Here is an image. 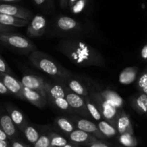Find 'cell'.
I'll return each instance as SVG.
<instances>
[{
	"instance_id": "6da1fadb",
	"label": "cell",
	"mask_w": 147,
	"mask_h": 147,
	"mask_svg": "<svg viewBox=\"0 0 147 147\" xmlns=\"http://www.w3.org/2000/svg\"><path fill=\"white\" fill-rule=\"evenodd\" d=\"M57 50L64 55L72 63L80 67L96 66L103 67L106 60L101 53L88 43L76 38L62 40Z\"/></svg>"
},
{
	"instance_id": "7a4b0ae2",
	"label": "cell",
	"mask_w": 147,
	"mask_h": 147,
	"mask_svg": "<svg viewBox=\"0 0 147 147\" xmlns=\"http://www.w3.org/2000/svg\"><path fill=\"white\" fill-rule=\"evenodd\" d=\"M28 59L34 67L55 79H62L73 76L50 55L40 50H35L31 52L28 54Z\"/></svg>"
},
{
	"instance_id": "3957f363",
	"label": "cell",
	"mask_w": 147,
	"mask_h": 147,
	"mask_svg": "<svg viewBox=\"0 0 147 147\" xmlns=\"http://www.w3.org/2000/svg\"><path fill=\"white\" fill-rule=\"evenodd\" d=\"M45 92L47 103L52 106L70 114L75 113L67 101L65 89L61 82L57 80L54 82L45 80Z\"/></svg>"
},
{
	"instance_id": "277c9868",
	"label": "cell",
	"mask_w": 147,
	"mask_h": 147,
	"mask_svg": "<svg viewBox=\"0 0 147 147\" xmlns=\"http://www.w3.org/2000/svg\"><path fill=\"white\" fill-rule=\"evenodd\" d=\"M0 44L25 54H30L31 52L37 50L35 44L30 39L11 32H0Z\"/></svg>"
},
{
	"instance_id": "5b68a950",
	"label": "cell",
	"mask_w": 147,
	"mask_h": 147,
	"mask_svg": "<svg viewBox=\"0 0 147 147\" xmlns=\"http://www.w3.org/2000/svg\"><path fill=\"white\" fill-rule=\"evenodd\" d=\"M89 96L96 103L101 113L103 120L116 126L119 109H116L115 106L108 102L100 93V90H89Z\"/></svg>"
},
{
	"instance_id": "8992f818",
	"label": "cell",
	"mask_w": 147,
	"mask_h": 147,
	"mask_svg": "<svg viewBox=\"0 0 147 147\" xmlns=\"http://www.w3.org/2000/svg\"><path fill=\"white\" fill-rule=\"evenodd\" d=\"M54 29L61 34H79L83 30L80 22L68 16H60L56 17L53 23Z\"/></svg>"
},
{
	"instance_id": "52a82bcc",
	"label": "cell",
	"mask_w": 147,
	"mask_h": 147,
	"mask_svg": "<svg viewBox=\"0 0 147 147\" xmlns=\"http://www.w3.org/2000/svg\"><path fill=\"white\" fill-rule=\"evenodd\" d=\"M64 86L65 89V96L67 101L68 102L69 105L71 107V109H73L74 113H77L78 115L80 116L87 118L88 119H91V116L89 113L88 110L87 109L84 98L83 96H80V95L76 94L74 92L71 91L65 85Z\"/></svg>"
},
{
	"instance_id": "ba28073f",
	"label": "cell",
	"mask_w": 147,
	"mask_h": 147,
	"mask_svg": "<svg viewBox=\"0 0 147 147\" xmlns=\"http://www.w3.org/2000/svg\"><path fill=\"white\" fill-rule=\"evenodd\" d=\"M70 118L74 122L77 129L93 134V136H96L98 139H101V140L107 139L105 137L104 135L100 132L98 125L93 123L91 120H89L87 118L83 117V116H76L75 113L70 115Z\"/></svg>"
},
{
	"instance_id": "9c48e42d",
	"label": "cell",
	"mask_w": 147,
	"mask_h": 147,
	"mask_svg": "<svg viewBox=\"0 0 147 147\" xmlns=\"http://www.w3.org/2000/svg\"><path fill=\"white\" fill-rule=\"evenodd\" d=\"M47 25V21L45 17L42 14H36L27 25L26 30L27 36L32 38L42 37L45 33Z\"/></svg>"
},
{
	"instance_id": "30bf717a",
	"label": "cell",
	"mask_w": 147,
	"mask_h": 147,
	"mask_svg": "<svg viewBox=\"0 0 147 147\" xmlns=\"http://www.w3.org/2000/svg\"><path fill=\"white\" fill-rule=\"evenodd\" d=\"M0 80L4 83L11 94L14 95L17 98L24 100V95H23L24 86L22 83L21 80L20 81L17 80L13 76V75L4 73H0Z\"/></svg>"
},
{
	"instance_id": "8fae6325",
	"label": "cell",
	"mask_w": 147,
	"mask_h": 147,
	"mask_svg": "<svg viewBox=\"0 0 147 147\" xmlns=\"http://www.w3.org/2000/svg\"><path fill=\"white\" fill-rule=\"evenodd\" d=\"M0 126L5 131L9 139H17L18 129L13 123L9 114L5 107L0 104Z\"/></svg>"
},
{
	"instance_id": "7c38bea8",
	"label": "cell",
	"mask_w": 147,
	"mask_h": 147,
	"mask_svg": "<svg viewBox=\"0 0 147 147\" xmlns=\"http://www.w3.org/2000/svg\"><path fill=\"white\" fill-rule=\"evenodd\" d=\"M67 138L70 142L76 144L80 146H86L99 140L96 136L93 134L76 129L73 132L67 135Z\"/></svg>"
},
{
	"instance_id": "4fadbf2b",
	"label": "cell",
	"mask_w": 147,
	"mask_h": 147,
	"mask_svg": "<svg viewBox=\"0 0 147 147\" xmlns=\"http://www.w3.org/2000/svg\"><path fill=\"white\" fill-rule=\"evenodd\" d=\"M0 13L28 20L33 17L32 13L27 9L10 4H0Z\"/></svg>"
},
{
	"instance_id": "5bb4252c",
	"label": "cell",
	"mask_w": 147,
	"mask_h": 147,
	"mask_svg": "<svg viewBox=\"0 0 147 147\" xmlns=\"http://www.w3.org/2000/svg\"><path fill=\"white\" fill-rule=\"evenodd\" d=\"M4 107L7 109L13 123H14L17 129L20 131L22 132L25 126L30 123L25 115L20 109H18L17 107L10 104V103H6L4 105Z\"/></svg>"
},
{
	"instance_id": "9a60e30c",
	"label": "cell",
	"mask_w": 147,
	"mask_h": 147,
	"mask_svg": "<svg viewBox=\"0 0 147 147\" xmlns=\"http://www.w3.org/2000/svg\"><path fill=\"white\" fill-rule=\"evenodd\" d=\"M24 100L32 103L39 109H43L47 104V96L37 90H32L27 87L23 88Z\"/></svg>"
},
{
	"instance_id": "2e32d148",
	"label": "cell",
	"mask_w": 147,
	"mask_h": 147,
	"mask_svg": "<svg viewBox=\"0 0 147 147\" xmlns=\"http://www.w3.org/2000/svg\"><path fill=\"white\" fill-rule=\"evenodd\" d=\"M21 82L24 87L37 90L46 96L45 80L40 76L32 74H26L22 76Z\"/></svg>"
},
{
	"instance_id": "e0dca14e",
	"label": "cell",
	"mask_w": 147,
	"mask_h": 147,
	"mask_svg": "<svg viewBox=\"0 0 147 147\" xmlns=\"http://www.w3.org/2000/svg\"><path fill=\"white\" fill-rule=\"evenodd\" d=\"M63 83L66 87L68 88L71 91L74 92L76 94H78L83 97L89 96V89L86 85L83 84L81 81L76 79L73 76L70 77L65 78L62 79H55Z\"/></svg>"
},
{
	"instance_id": "ac0fdd59",
	"label": "cell",
	"mask_w": 147,
	"mask_h": 147,
	"mask_svg": "<svg viewBox=\"0 0 147 147\" xmlns=\"http://www.w3.org/2000/svg\"><path fill=\"white\" fill-rule=\"evenodd\" d=\"M116 127L119 132V134L126 133L134 134L130 116L123 110V109H119V111Z\"/></svg>"
},
{
	"instance_id": "d6986e66",
	"label": "cell",
	"mask_w": 147,
	"mask_h": 147,
	"mask_svg": "<svg viewBox=\"0 0 147 147\" xmlns=\"http://www.w3.org/2000/svg\"><path fill=\"white\" fill-rule=\"evenodd\" d=\"M47 130V126H36L32 123H29L23 130L22 133L24 134L27 142L31 144H34L39 139L42 134Z\"/></svg>"
},
{
	"instance_id": "ffe728a7",
	"label": "cell",
	"mask_w": 147,
	"mask_h": 147,
	"mask_svg": "<svg viewBox=\"0 0 147 147\" xmlns=\"http://www.w3.org/2000/svg\"><path fill=\"white\" fill-rule=\"evenodd\" d=\"M131 106L139 114L147 115V94L139 91V93L132 97Z\"/></svg>"
},
{
	"instance_id": "44dd1931",
	"label": "cell",
	"mask_w": 147,
	"mask_h": 147,
	"mask_svg": "<svg viewBox=\"0 0 147 147\" xmlns=\"http://www.w3.org/2000/svg\"><path fill=\"white\" fill-rule=\"evenodd\" d=\"M54 126L67 136L77 129L74 122L70 117L67 118L64 116L56 117L54 120Z\"/></svg>"
},
{
	"instance_id": "7402d4cb",
	"label": "cell",
	"mask_w": 147,
	"mask_h": 147,
	"mask_svg": "<svg viewBox=\"0 0 147 147\" xmlns=\"http://www.w3.org/2000/svg\"><path fill=\"white\" fill-rule=\"evenodd\" d=\"M30 22V20L0 13V22L4 25L13 27H27Z\"/></svg>"
},
{
	"instance_id": "603a6c76",
	"label": "cell",
	"mask_w": 147,
	"mask_h": 147,
	"mask_svg": "<svg viewBox=\"0 0 147 147\" xmlns=\"http://www.w3.org/2000/svg\"><path fill=\"white\" fill-rule=\"evenodd\" d=\"M139 69L137 67H127L121 72L119 77V83L123 85H130L136 80Z\"/></svg>"
},
{
	"instance_id": "cb8c5ba5",
	"label": "cell",
	"mask_w": 147,
	"mask_h": 147,
	"mask_svg": "<svg viewBox=\"0 0 147 147\" xmlns=\"http://www.w3.org/2000/svg\"><path fill=\"white\" fill-rule=\"evenodd\" d=\"M103 97L106 98L108 102L113 105L118 109H121L124 104V100H123L121 96H119L116 92L111 90H100Z\"/></svg>"
},
{
	"instance_id": "d4e9b609",
	"label": "cell",
	"mask_w": 147,
	"mask_h": 147,
	"mask_svg": "<svg viewBox=\"0 0 147 147\" xmlns=\"http://www.w3.org/2000/svg\"><path fill=\"white\" fill-rule=\"evenodd\" d=\"M97 125L100 129V132L104 135L106 139L116 137L119 135V132H118L116 126L112 125L109 122L103 120V119L98 122Z\"/></svg>"
},
{
	"instance_id": "484cf974",
	"label": "cell",
	"mask_w": 147,
	"mask_h": 147,
	"mask_svg": "<svg viewBox=\"0 0 147 147\" xmlns=\"http://www.w3.org/2000/svg\"><path fill=\"white\" fill-rule=\"evenodd\" d=\"M83 98H84L86 106H87V109L88 110L89 113L91 116L92 119H93L95 121L98 122L101 121L103 119V116H102L101 113L99 111L96 103L93 101V99L89 96Z\"/></svg>"
},
{
	"instance_id": "4316f807",
	"label": "cell",
	"mask_w": 147,
	"mask_h": 147,
	"mask_svg": "<svg viewBox=\"0 0 147 147\" xmlns=\"http://www.w3.org/2000/svg\"><path fill=\"white\" fill-rule=\"evenodd\" d=\"M118 141L119 144L125 147H136L137 146V139L135 137L134 134L126 133L119 134L117 136Z\"/></svg>"
},
{
	"instance_id": "83f0119b",
	"label": "cell",
	"mask_w": 147,
	"mask_h": 147,
	"mask_svg": "<svg viewBox=\"0 0 147 147\" xmlns=\"http://www.w3.org/2000/svg\"><path fill=\"white\" fill-rule=\"evenodd\" d=\"M50 139L49 147H63L69 142V140L63 136L53 131H50Z\"/></svg>"
},
{
	"instance_id": "f1b7e54d",
	"label": "cell",
	"mask_w": 147,
	"mask_h": 147,
	"mask_svg": "<svg viewBox=\"0 0 147 147\" xmlns=\"http://www.w3.org/2000/svg\"><path fill=\"white\" fill-rule=\"evenodd\" d=\"M51 131L46 130L42 134L38 140L33 144V147H49L50 145V134Z\"/></svg>"
},
{
	"instance_id": "f546056e",
	"label": "cell",
	"mask_w": 147,
	"mask_h": 147,
	"mask_svg": "<svg viewBox=\"0 0 147 147\" xmlns=\"http://www.w3.org/2000/svg\"><path fill=\"white\" fill-rule=\"evenodd\" d=\"M88 0H77L70 8V11L73 14H78L86 9Z\"/></svg>"
},
{
	"instance_id": "4dcf8cb0",
	"label": "cell",
	"mask_w": 147,
	"mask_h": 147,
	"mask_svg": "<svg viewBox=\"0 0 147 147\" xmlns=\"http://www.w3.org/2000/svg\"><path fill=\"white\" fill-rule=\"evenodd\" d=\"M147 85V68L143 73L141 74V76H139V78H138L137 81L136 83V87L137 88V90H141L144 87H145Z\"/></svg>"
},
{
	"instance_id": "1f68e13d",
	"label": "cell",
	"mask_w": 147,
	"mask_h": 147,
	"mask_svg": "<svg viewBox=\"0 0 147 147\" xmlns=\"http://www.w3.org/2000/svg\"><path fill=\"white\" fill-rule=\"evenodd\" d=\"M0 73H9V74L13 75L12 70H11L7 63L2 57V56L0 55Z\"/></svg>"
},
{
	"instance_id": "d6a6232c",
	"label": "cell",
	"mask_w": 147,
	"mask_h": 147,
	"mask_svg": "<svg viewBox=\"0 0 147 147\" xmlns=\"http://www.w3.org/2000/svg\"><path fill=\"white\" fill-rule=\"evenodd\" d=\"M82 147H111V146L110 145H109V144L106 142V140H101V139H99L98 141L91 144L88 145V146H82Z\"/></svg>"
},
{
	"instance_id": "836d02e7",
	"label": "cell",
	"mask_w": 147,
	"mask_h": 147,
	"mask_svg": "<svg viewBox=\"0 0 147 147\" xmlns=\"http://www.w3.org/2000/svg\"><path fill=\"white\" fill-rule=\"evenodd\" d=\"M9 142L10 144H11V147H30L26 144L22 142L18 139H10Z\"/></svg>"
},
{
	"instance_id": "e575fe53",
	"label": "cell",
	"mask_w": 147,
	"mask_h": 147,
	"mask_svg": "<svg viewBox=\"0 0 147 147\" xmlns=\"http://www.w3.org/2000/svg\"><path fill=\"white\" fill-rule=\"evenodd\" d=\"M15 27L4 25L0 22V32H9L13 31Z\"/></svg>"
},
{
	"instance_id": "d590c367",
	"label": "cell",
	"mask_w": 147,
	"mask_h": 147,
	"mask_svg": "<svg viewBox=\"0 0 147 147\" xmlns=\"http://www.w3.org/2000/svg\"><path fill=\"white\" fill-rule=\"evenodd\" d=\"M0 94L1 95H8L11 94L7 88L6 87L5 85L4 84L2 81L0 80Z\"/></svg>"
},
{
	"instance_id": "8d00e7d4",
	"label": "cell",
	"mask_w": 147,
	"mask_h": 147,
	"mask_svg": "<svg viewBox=\"0 0 147 147\" xmlns=\"http://www.w3.org/2000/svg\"><path fill=\"white\" fill-rule=\"evenodd\" d=\"M0 139L1 140H4V141H9V136H7V134L5 133L3 129L1 128V126H0Z\"/></svg>"
},
{
	"instance_id": "74e56055",
	"label": "cell",
	"mask_w": 147,
	"mask_h": 147,
	"mask_svg": "<svg viewBox=\"0 0 147 147\" xmlns=\"http://www.w3.org/2000/svg\"><path fill=\"white\" fill-rule=\"evenodd\" d=\"M141 57L144 60H147V42L144 46L143 48L142 49V51H141Z\"/></svg>"
},
{
	"instance_id": "f35d334b",
	"label": "cell",
	"mask_w": 147,
	"mask_h": 147,
	"mask_svg": "<svg viewBox=\"0 0 147 147\" xmlns=\"http://www.w3.org/2000/svg\"><path fill=\"white\" fill-rule=\"evenodd\" d=\"M33 1L37 7H44L47 3V0H33Z\"/></svg>"
},
{
	"instance_id": "ab89813d",
	"label": "cell",
	"mask_w": 147,
	"mask_h": 147,
	"mask_svg": "<svg viewBox=\"0 0 147 147\" xmlns=\"http://www.w3.org/2000/svg\"><path fill=\"white\" fill-rule=\"evenodd\" d=\"M59 1H60V5L61 8L65 9L68 7L69 0H59Z\"/></svg>"
},
{
	"instance_id": "60d3db41",
	"label": "cell",
	"mask_w": 147,
	"mask_h": 147,
	"mask_svg": "<svg viewBox=\"0 0 147 147\" xmlns=\"http://www.w3.org/2000/svg\"><path fill=\"white\" fill-rule=\"evenodd\" d=\"M0 147H11L9 141H4L0 139Z\"/></svg>"
},
{
	"instance_id": "b9f144b4",
	"label": "cell",
	"mask_w": 147,
	"mask_h": 147,
	"mask_svg": "<svg viewBox=\"0 0 147 147\" xmlns=\"http://www.w3.org/2000/svg\"><path fill=\"white\" fill-rule=\"evenodd\" d=\"M63 147H80V146H78V145L76 144L73 143V142H71L69 141L68 143H67L66 145H65Z\"/></svg>"
},
{
	"instance_id": "7bdbcfd3",
	"label": "cell",
	"mask_w": 147,
	"mask_h": 147,
	"mask_svg": "<svg viewBox=\"0 0 147 147\" xmlns=\"http://www.w3.org/2000/svg\"><path fill=\"white\" fill-rule=\"evenodd\" d=\"M21 0H0V1H3V2H7V3H13V2H18Z\"/></svg>"
},
{
	"instance_id": "ee69618b",
	"label": "cell",
	"mask_w": 147,
	"mask_h": 147,
	"mask_svg": "<svg viewBox=\"0 0 147 147\" xmlns=\"http://www.w3.org/2000/svg\"><path fill=\"white\" fill-rule=\"evenodd\" d=\"M77 1V0H69V2H68V7L69 9L70 8V7H72V6L74 4V3L76 2V1Z\"/></svg>"
},
{
	"instance_id": "f6af8a7d",
	"label": "cell",
	"mask_w": 147,
	"mask_h": 147,
	"mask_svg": "<svg viewBox=\"0 0 147 147\" xmlns=\"http://www.w3.org/2000/svg\"><path fill=\"white\" fill-rule=\"evenodd\" d=\"M47 4L50 7H53V4H54V0H47Z\"/></svg>"
},
{
	"instance_id": "bcb514c9",
	"label": "cell",
	"mask_w": 147,
	"mask_h": 147,
	"mask_svg": "<svg viewBox=\"0 0 147 147\" xmlns=\"http://www.w3.org/2000/svg\"><path fill=\"white\" fill-rule=\"evenodd\" d=\"M139 91H142V92H143V93H146V94H147V85L146 86H145V87H144L142 89V90H139Z\"/></svg>"
},
{
	"instance_id": "7dc6e473",
	"label": "cell",
	"mask_w": 147,
	"mask_h": 147,
	"mask_svg": "<svg viewBox=\"0 0 147 147\" xmlns=\"http://www.w3.org/2000/svg\"><path fill=\"white\" fill-rule=\"evenodd\" d=\"M80 147H82V146H80Z\"/></svg>"
}]
</instances>
